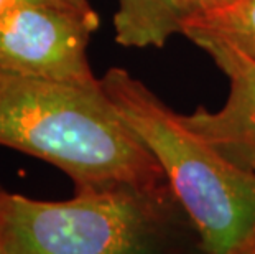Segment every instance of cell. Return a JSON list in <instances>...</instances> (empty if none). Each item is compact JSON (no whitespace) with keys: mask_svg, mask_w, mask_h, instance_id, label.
<instances>
[{"mask_svg":"<svg viewBox=\"0 0 255 254\" xmlns=\"http://www.w3.org/2000/svg\"><path fill=\"white\" fill-rule=\"evenodd\" d=\"M0 145L63 170L76 192L132 188L173 197L163 170L102 88L0 69Z\"/></svg>","mask_w":255,"mask_h":254,"instance_id":"1","label":"cell"},{"mask_svg":"<svg viewBox=\"0 0 255 254\" xmlns=\"http://www.w3.org/2000/svg\"><path fill=\"white\" fill-rule=\"evenodd\" d=\"M128 127L163 170L204 254H255V172L191 131L146 86L122 68L101 78Z\"/></svg>","mask_w":255,"mask_h":254,"instance_id":"2","label":"cell"},{"mask_svg":"<svg viewBox=\"0 0 255 254\" xmlns=\"http://www.w3.org/2000/svg\"><path fill=\"white\" fill-rule=\"evenodd\" d=\"M175 203L132 188L46 202L0 187V235L10 254H166Z\"/></svg>","mask_w":255,"mask_h":254,"instance_id":"3","label":"cell"},{"mask_svg":"<svg viewBox=\"0 0 255 254\" xmlns=\"http://www.w3.org/2000/svg\"><path fill=\"white\" fill-rule=\"evenodd\" d=\"M99 15L30 5L0 17V69L59 83L94 84L88 43Z\"/></svg>","mask_w":255,"mask_h":254,"instance_id":"4","label":"cell"},{"mask_svg":"<svg viewBox=\"0 0 255 254\" xmlns=\"http://www.w3.org/2000/svg\"><path fill=\"white\" fill-rule=\"evenodd\" d=\"M196 45L229 78V98L219 111L198 107L193 114L181 116L183 121L231 160L251 169L255 162V58L219 40H201Z\"/></svg>","mask_w":255,"mask_h":254,"instance_id":"5","label":"cell"},{"mask_svg":"<svg viewBox=\"0 0 255 254\" xmlns=\"http://www.w3.org/2000/svg\"><path fill=\"white\" fill-rule=\"evenodd\" d=\"M184 20L175 0H119L116 40L124 46L160 48L171 35L183 33Z\"/></svg>","mask_w":255,"mask_h":254,"instance_id":"6","label":"cell"},{"mask_svg":"<svg viewBox=\"0 0 255 254\" xmlns=\"http://www.w3.org/2000/svg\"><path fill=\"white\" fill-rule=\"evenodd\" d=\"M189 40H219L255 58V0H236L218 10H208L184 21Z\"/></svg>","mask_w":255,"mask_h":254,"instance_id":"7","label":"cell"},{"mask_svg":"<svg viewBox=\"0 0 255 254\" xmlns=\"http://www.w3.org/2000/svg\"><path fill=\"white\" fill-rule=\"evenodd\" d=\"M30 5H46V7H58L68 8L81 13H92L96 12L91 7L88 0H0V17L15 8L30 7Z\"/></svg>","mask_w":255,"mask_h":254,"instance_id":"8","label":"cell"},{"mask_svg":"<svg viewBox=\"0 0 255 254\" xmlns=\"http://www.w3.org/2000/svg\"><path fill=\"white\" fill-rule=\"evenodd\" d=\"M178 3V7L183 12V15L188 18H193L196 15L206 12V2L204 0H175ZM184 20V21H186Z\"/></svg>","mask_w":255,"mask_h":254,"instance_id":"9","label":"cell"},{"mask_svg":"<svg viewBox=\"0 0 255 254\" xmlns=\"http://www.w3.org/2000/svg\"><path fill=\"white\" fill-rule=\"evenodd\" d=\"M206 2V12L208 10H218L222 7H227V5L234 3L236 0H204Z\"/></svg>","mask_w":255,"mask_h":254,"instance_id":"10","label":"cell"},{"mask_svg":"<svg viewBox=\"0 0 255 254\" xmlns=\"http://www.w3.org/2000/svg\"><path fill=\"white\" fill-rule=\"evenodd\" d=\"M0 254H10L8 250H7V246H5L3 240H2V235H0Z\"/></svg>","mask_w":255,"mask_h":254,"instance_id":"11","label":"cell"},{"mask_svg":"<svg viewBox=\"0 0 255 254\" xmlns=\"http://www.w3.org/2000/svg\"><path fill=\"white\" fill-rule=\"evenodd\" d=\"M251 169H252V170H254V172H255V162H254V164H252V165H251Z\"/></svg>","mask_w":255,"mask_h":254,"instance_id":"12","label":"cell"}]
</instances>
